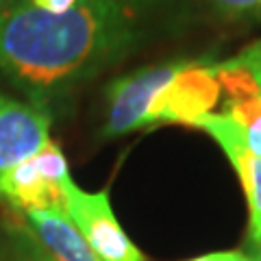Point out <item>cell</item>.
I'll use <instances>...</instances> for the list:
<instances>
[{
  "label": "cell",
  "instance_id": "obj_1",
  "mask_svg": "<svg viewBox=\"0 0 261 261\" xmlns=\"http://www.w3.org/2000/svg\"><path fill=\"white\" fill-rule=\"evenodd\" d=\"M150 0H76L50 13L27 0L0 7V74L50 109L140 44Z\"/></svg>",
  "mask_w": 261,
  "mask_h": 261
},
{
  "label": "cell",
  "instance_id": "obj_2",
  "mask_svg": "<svg viewBox=\"0 0 261 261\" xmlns=\"http://www.w3.org/2000/svg\"><path fill=\"white\" fill-rule=\"evenodd\" d=\"M70 176L61 146L48 142L39 152L0 176V205L18 216L42 209H65L63 187Z\"/></svg>",
  "mask_w": 261,
  "mask_h": 261
},
{
  "label": "cell",
  "instance_id": "obj_3",
  "mask_svg": "<svg viewBox=\"0 0 261 261\" xmlns=\"http://www.w3.org/2000/svg\"><path fill=\"white\" fill-rule=\"evenodd\" d=\"M183 63L185 61L181 59L148 65L111 81L107 87V116L100 130L105 140L122 137L154 124V107L159 96L178 74Z\"/></svg>",
  "mask_w": 261,
  "mask_h": 261
},
{
  "label": "cell",
  "instance_id": "obj_4",
  "mask_svg": "<svg viewBox=\"0 0 261 261\" xmlns=\"http://www.w3.org/2000/svg\"><path fill=\"white\" fill-rule=\"evenodd\" d=\"M63 196L65 214L102 261H148L118 222L107 190L85 192L70 176Z\"/></svg>",
  "mask_w": 261,
  "mask_h": 261
},
{
  "label": "cell",
  "instance_id": "obj_5",
  "mask_svg": "<svg viewBox=\"0 0 261 261\" xmlns=\"http://www.w3.org/2000/svg\"><path fill=\"white\" fill-rule=\"evenodd\" d=\"M192 126L214 137L238 172L248 202V242L255 250L261 246V159L248 150L240 124L224 111L205 113L198 120H194Z\"/></svg>",
  "mask_w": 261,
  "mask_h": 261
},
{
  "label": "cell",
  "instance_id": "obj_6",
  "mask_svg": "<svg viewBox=\"0 0 261 261\" xmlns=\"http://www.w3.org/2000/svg\"><path fill=\"white\" fill-rule=\"evenodd\" d=\"M50 124L48 107L18 100L0 89V176L53 142Z\"/></svg>",
  "mask_w": 261,
  "mask_h": 261
},
{
  "label": "cell",
  "instance_id": "obj_7",
  "mask_svg": "<svg viewBox=\"0 0 261 261\" xmlns=\"http://www.w3.org/2000/svg\"><path fill=\"white\" fill-rule=\"evenodd\" d=\"M222 85L216 65L185 61L178 74L161 92L154 107V124H190L218 102Z\"/></svg>",
  "mask_w": 261,
  "mask_h": 261
},
{
  "label": "cell",
  "instance_id": "obj_8",
  "mask_svg": "<svg viewBox=\"0 0 261 261\" xmlns=\"http://www.w3.org/2000/svg\"><path fill=\"white\" fill-rule=\"evenodd\" d=\"M27 231L57 261H102L81 235L65 209H42L18 216Z\"/></svg>",
  "mask_w": 261,
  "mask_h": 261
},
{
  "label": "cell",
  "instance_id": "obj_9",
  "mask_svg": "<svg viewBox=\"0 0 261 261\" xmlns=\"http://www.w3.org/2000/svg\"><path fill=\"white\" fill-rule=\"evenodd\" d=\"M0 261H57L39 246L20 220L0 228Z\"/></svg>",
  "mask_w": 261,
  "mask_h": 261
},
{
  "label": "cell",
  "instance_id": "obj_10",
  "mask_svg": "<svg viewBox=\"0 0 261 261\" xmlns=\"http://www.w3.org/2000/svg\"><path fill=\"white\" fill-rule=\"evenodd\" d=\"M211 7L231 20L261 18V0H209Z\"/></svg>",
  "mask_w": 261,
  "mask_h": 261
},
{
  "label": "cell",
  "instance_id": "obj_11",
  "mask_svg": "<svg viewBox=\"0 0 261 261\" xmlns=\"http://www.w3.org/2000/svg\"><path fill=\"white\" fill-rule=\"evenodd\" d=\"M224 63L226 65H233V68L244 70L252 79V83L261 85V39L248 44L242 53H238L233 59H228Z\"/></svg>",
  "mask_w": 261,
  "mask_h": 261
},
{
  "label": "cell",
  "instance_id": "obj_12",
  "mask_svg": "<svg viewBox=\"0 0 261 261\" xmlns=\"http://www.w3.org/2000/svg\"><path fill=\"white\" fill-rule=\"evenodd\" d=\"M183 261H257V259L252 252H246V250H218V252H207V255H198Z\"/></svg>",
  "mask_w": 261,
  "mask_h": 261
},
{
  "label": "cell",
  "instance_id": "obj_13",
  "mask_svg": "<svg viewBox=\"0 0 261 261\" xmlns=\"http://www.w3.org/2000/svg\"><path fill=\"white\" fill-rule=\"evenodd\" d=\"M27 3L37 7V9H44L50 13H61V11H68L76 0H27Z\"/></svg>",
  "mask_w": 261,
  "mask_h": 261
},
{
  "label": "cell",
  "instance_id": "obj_14",
  "mask_svg": "<svg viewBox=\"0 0 261 261\" xmlns=\"http://www.w3.org/2000/svg\"><path fill=\"white\" fill-rule=\"evenodd\" d=\"M250 252L255 255V259H257V261H261V246H257L255 250H250Z\"/></svg>",
  "mask_w": 261,
  "mask_h": 261
},
{
  "label": "cell",
  "instance_id": "obj_15",
  "mask_svg": "<svg viewBox=\"0 0 261 261\" xmlns=\"http://www.w3.org/2000/svg\"><path fill=\"white\" fill-rule=\"evenodd\" d=\"M9 3H13V0H0V7H5V5H9Z\"/></svg>",
  "mask_w": 261,
  "mask_h": 261
},
{
  "label": "cell",
  "instance_id": "obj_16",
  "mask_svg": "<svg viewBox=\"0 0 261 261\" xmlns=\"http://www.w3.org/2000/svg\"><path fill=\"white\" fill-rule=\"evenodd\" d=\"M257 89H259V94H261V85H257Z\"/></svg>",
  "mask_w": 261,
  "mask_h": 261
}]
</instances>
